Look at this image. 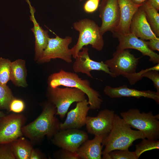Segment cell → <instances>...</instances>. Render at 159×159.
<instances>
[{"mask_svg":"<svg viewBox=\"0 0 159 159\" xmlns=\"http://www.w3.org/2000/svg\"><path fill=\"white\" fill-rule=\"evenodd\" d=\"M72 38L67 36L64 38L56 35L55 38H49L47 45L37 61L39 63L49 62L52 59H61L66 62H72V52L69 48Z\"/></svg>","mask_w":159,"mask_h":159,"instance_id":"ba28073f","label":"cell"},{"mask_svg":"<svg viewBox=\"0 0 159 159\" xmlns=\"http://www.w3.org/2000/svg\"><path fill=\"white\" fill-rule=\"evenodd\" d=\"M46 156L38 149H32L30 156L29 159H46Z\"/></svg>","mask_w":159,"mask_h":159,"instance_id":"836d02e7","label":"cell"},{"mask_svg":"<svg viewBox=\"0 0 159 159\" xmlns=\"http://www.w3.org/2000/svg\"><path fill=\"white\" fill-rule=\"evenodd\" d=\"M135 153L139 158L140 155L145 151L159 149V141L144 138L139 143L135 145Z\"/></svg>","mask_w":159,"mask_h":159,"instance_id":"cb8c5ba5","label":"cell"},{"mask_svg":"<svg viewBox=\"0 0 159 159\" xmlns=\"http://www.w3.org/2000/svg\"><path fill=\"white\" fill-rule=\"evenodd\" d=\"M11 143L16 159H29L31 152L33 148L31 142L21 136Z\"/></svg>","mask_w":159,"mask_h":159,"instance_id":"7402d4cb","label":"cell"},{"mask_svg":"<svg viewBox=\"0 0 159 159\" xmlns=\"http://www.w3.org/2000/svg\"><path fill=\"white\" fill-rule=\"evenodd\" d=\"M25 60L17 59L11 62L10 65V80L16 86L25 87L27 86V76Z\"/></svg>","mask_w":159,"mask_h":159,"instance_id":"44dd1931","label":"cell"},{"mask_svg":"<svg viewBox=\"0 0 159 159\" xmlns=\"http://www.w3.org/2000/svg\"><path fill=\"white\" fill-rule=\"evenodd\" d=\"M28 2L31 14L30 19L34 25L31 30L33 33L35 39V59L37 61L47 45L49 36L48 31L44 30L37 21L34 16L35 9L31 6L28 0Z\"/></svg>","mask_w":159,"mask_h":159,"instance_id":"d6986e66","label":"cell"},{"mask_svg":"<svg viewBox=\"0 0 159 159\" xmlns=\"http://www.w3.org/2000/svg\"><path fill=\"white\" fill-rule=\"evenodd\" d=\"M159 63L152 67L143 70L142 74L143 77L149 78L153 82L156 92L159 93Z\"/></svg>","mask_w":159,"mask_h":159,"instance_id":"4316f807","label":"cell"},{"mask_svg":"<svg viewBox=\"0 0 159 159\" xmlns=\"http://www.w3.org/2000/svg\"><path fill=\"white\" fill-rule=\"evenodd\" d=\"M92 140L88 139L79 147L76 153L81 159H101L104 137L95 136Z\"/></svg>","mask_w":159,"mask_h":159,"instance_id":"ffe728a7","label":"cell"},{"mask_svg":"<svg viewBox=\"0 0 159 159\" xmlns=\"http://www.w3.org/2000/svg\"><path fill=\"white\" fill-rule=\"evenodd\" d=\"M144 10L147 20L150 28L156 37H159V14L148 1L141 5Z\"/></svg>","mask_w":159,"mask_h":159,"instance_id":"603a6c76","label":"cell"},{"mask_svg":"<svg viewBox=\"0 0 159 159\" xmlns=\"http://www.w3.org/2000/svg\"><path fill=\"white\" fill-rule=\"evenodd\" d=\"M25 106V103L22 100L15 97L10 104L9 111L15 113H20L24 110Z\"/></svg>","mask_w":159,"mask_h":159,"instance_id":"4dcf8cb0","label":"cell"},{"mask_svg":"<svg viewBox=\"0 0 159 159\" xmlns=\"http://www.w3.org/2000/svg\"><path fill=\"white\" fill-rule=\"evenodd\" d=\"M11 143L0 144V159H15Z\"/></svg>","mask_w":159,"mask_h":159,"instance_id":"f546056e","label":"cell"},{"mask_svg":"<svg viewBox=\"0 0 159 159\" xmlns=\"http://www.w3.org/2000/svg\"><path fill=\"white\" fill-rule=\"evenodd\" d=\"M100 0H87L85 3L83 9L84 11L87 13H91L98 9Z\"/></svg>","mask_w":159,"mask_h":159,"instance_id":"1f68e13d","label":"cell"},{"mask_svg":"<svg viewBox=\"0 0 159 159\" xmlns=\"http://www.w3.org/2000/svg\"><path fill=\"white\" fill-rule=\"evenodd\" d=\"M56 112L54 105L48 101L45 102L39 116L22 127L23 135L35 142L41 141L45 136L51 140L60 130V122L55 116Z\"/></svg>","mask_w":159,"mask_h":159,"instance_id":"6da1fadb","label":"cell"},{"mask_svg":"<svg viewBox=\"0 0 159 159\" xmlns=\"http://www.w3.org/2000/svg\"><path fill=\"white\" fill-rule=\"evenodd\" d=\"M99 17L102 23L100 28L101 34L107 31L114 33L118 25L120 11L117 0H102L99 5Z\"/></svg>","mask_w":159,"mask_h":159,"instance_id":"8fae6325","label":"cell"},{"mask_svg":"<svg viewBox=\"0 0 159 159\" xmlns=\"http://www.w3.org/2000/svg\"><path fill=\"white\" fill-rule=\"evenodd\" d=\"M49 86L55 88L63 86L79 89L86 95L90 109H99L103 100L99 92L91 87L90 81L82 80L76 73L61 69L58 72L51 74L48 77Z\"/></svg>","mask_w":159,"mask_h":159,"instance_id":"3957f363","label":"cell"},{"mask_svg":"<svg viewBox=\"0 0 159 159\" xmlns=\"http://www.w3.org/2000/svg\"><path fill=\"white\" fill-rule=\"evenodd\" d=\"M80 1H82L83 0H79Z\"/></svg>","mask_w":159,"mask_h":159,"instance_id":"74e56055","label":"cell"},{"mask_svg":"<svg viewBox=\"0 0 159 159\" xmlns=\"http://www.w3.org/2000/svg\"><path fill=\"white\" fill-rule=\"evenodd\" d=\"M130 33L145 41L156 37L147 20L141 6L138 8L132 18L130 27Z\"/></svg>","mask_w":159,"mask_h":159,"instance_id":"ac0fdd59","label":"cell"},{"mask_svg":"<svg viewBox=\"0 0 159 159\" xmlns=\"http://www.w3.org/2000/svg\"><path fill=\"white\" fill-rule=\"evenodd\" d=\"M48 100L56 108V115L63 119L71 105L86 99L85 94L75 88L59 87L52 88L48 86L47 93Z\"/></svg>","mask_w":159,"mask_h":159,"instance_id":"52a82bcc","label":"cell"},{"mask_svg":"<svg viewBox=\"0 0 159 159\" xmlns=\"http://www.w3.org/2000/svg\"><path fill=\"white\" fill-rule=\"evenodd\" d=\"M144 138L142 132L132 130L122 118L115 114L111 130L102 140V145L105 148L102 155L115 150L128 149L134 141Z\"/></svg>","mask_w":159,"mask_h":159,"instance_id":"7a4b0ae2","label":"cell"},{"mask_svg":"<svg viewBox=\"0 0 159 159\" xmlns=\"http://www.w3.org/2000/svg\"><path fill=\"white\" fill-rule=\"evenodd\" d=\"M86 132L75 128L60 130L51 139L52 143L61 148L76 152L81 145L88 139Z\"/></svg>","mask_w":159,"mask_h":159,"instance_id":"30bf717a","label":"cell"},{"mask_svg":"<svg viewBox=\"0 0 159 159\" xmlns=\"http://www.w3.org/2000/svg\"><path fill=\"white\" fill-rule=\"evenodd\" d=\"M90 109L86 99L77 102L75 107L67 113L64 122H60V130L70 128L80 129L86 125L87 117Z\"/></svg>","mask_w":159,"mask_h":159,"instance_id":"9a60e30c","label":"cell"},{"mask_svg":"<svg viewBox=\"0 0 159 159\" xmlns=\"http://www.w3.org/2000/svg\"><path fill=\"white\" fill-rule=\"evenodd\" d=\"M110 159H138L135 151L131 152L128 149L115 150L108 153Z\"/></svg>","mask_w":159,"mask_h":159,"instance_id":"83f0119b","label":"cell"},{"mask_svg":"<svg viewBox=\"0 0 159 159\" xmlns=\"http://www.w3.org/2000/svg\"><path fill=\"white\" fill-rule=\"evenodd\" d=\"M117 1L120 11V20L113 34H127L130 33V24L134 14L142 5L135 4L131 0H117Z\"/></svg>","mask_w":159,"mask_h":159,"instance_id":"e0dca14e","label":"cell"},{"mask_svg":"<svg viewBox=\"0 0 159 159\" xmlns=\"http://www.w3.org/2000/svg\"><path fill=\"white\" fill-rule=\"evenodd\" d=\"M135 4L142 5L144 2L148 0H131Z\"/></svg>","mask_w":159,"mask_h":159,"instance_id":"d590c367","label":"cell"},{"mask_svg":"<svg viewBox=\"0 0 159 159\" xmlns=\"http://www.w3.org/2000/svg\"><path fill=\"white\" fill-rule=\"evenodd\" d=\"M103 91L106 95L112 98L132 97L139 99L144 97L153 99L158 104L159 103V93L150 90H139L129 88L124 85L115 87L106 86Z\"/></svg>","mask_w":159,"mask_h":159,"instance_id":"2e32d148","label":"cell"},{"mask_svg":"<svg viewBox=\"0 0 159 159\" xmlns=\"http://www.w3.org/2000/svg\"><path fill=\"white\" fill-rule=\"evenodd\" d=\"M149 4L157 11L159 10V0H148Z\"/></svg>","mask_w":159,"mask_h":159,"instance_id":"e575fe53","label":"cell"},{"mask_svg":"<svg viewBox=\"0 0 159 159\" xmlns=\"http://www.w3.org/2000/svg\"><path fill=\"white\" fill-rule=\"evenodd\" d=\"M5 115V114L0 109V119Z\"/></svg>","mask_w":159,"mask_h":159,"instance_id":"8d00e7d4","label":"cell"},{"mask_svg":"<svg viewBox=\"0 0 159 159\" xmlns=\"http://www.w3.org/2000/svg\"><path fill=\"white\" fill-rule=\"evenodd\" d=\"M115 114L114 111L106 109L100 110L96 117L87 116V132L95 136H106L112 128Z\"/></svg>","mask_w":159,"mask_h":159,"instance_id":"7c38bea8","label":"cell"},{"mask_svg":"<svg viewBox=\"0 0 159 159\" xmlns=\"http://www.w3.org/2000/svg\"><path fill=\"white\" fill-rule=\"evenodd\" d=\"M26 121L22 114L13 113L0 119V144L11 143L23 135L22 127Z\"/></svg>","mask_w":159,"mask_h":159,"instance_id":"9c48e42d","label":"cell"},{"mask_svg":"<svg viewBox=\"0 0 159 159\" xmlns=\"http://www.w3.org/2000/svg\"><path fill=\"white\" fill-rule=\"evenodd\" d=\"M122 118L131 127L142 132L147 139L159 138V114L154 115L151 111L142 113L136 108L121 112Z\"/></svg>","mask_w":159,"mask_h":159,"instance_id":"8992f818","label":"cell"},{"mask_svg":"<svg viewBox=\"0 0 159 159\" xmlns=\"http://www.w3.org/2000/svg\"><path fill=\"white\" fill-rule=\"evenodd\" d=\"M140 58L135 57L128 49L117 50L113 53L112 57L104 63L115 77L123 76L133 85L143 78V70L136 72Z\"/></svg>","mask_w":159,"mask_h":159,"instance_id":"277c9868","label":"cell"},{"mask_svg":"<svg viewBox=\"0 0 159 159\" xmlns=\"http://www.w3.org/2000/svg\"><path fill=\"white\" fill-rule=\"evenodd\" d=\"M81 50V51L78 53L73 65V69L75 72L85 74L90 77L93 78L90 71H102L109 74L112 77L115 78L104 62H98L91 59L87 47H84Z\"/></svg>","mask_w":159,"mask_h":159,"instance_id":"5bb4252c","label":"cell"},{"mask_svg":"<svg viewBox=\"0 0 159 159\" xmlns=\"http://www.w3.org/2000/svg\"><path fill=\"white\" fill-rule=\"evenodd\" d=\"M145 41L148 47L151 50L159 51V38L156 37Z\"/></svg>","mask_w":159,"mask_h":159,"instance_id":"d6a6232c","label":"cell"},{"mask_svg":"<svg viewBox=\"0 0 159 159\" xmlns=\"http://www.w3.org/2000/svg\"><path fill=\"white\" fill-rule=\"evenodd\" d=\"M113 35L118 39L119 42L117 50L135 49L140 51L143 56L149 57V61L154 64L159 63V54L148 47L145 40L140 39L130 33L126 34L115 33Z\"/></svg>","mask_w":159,"mask_h":159,"instance_id":"4fadbf2b","label":"cell"},{"mask_svg":"<svg viewBox=\"0 0 159 159\" xmlns=\"http://www.w3.org/2000/svg\"><path fill=\"white\" fill-rule=\"evenodd\" d=\"M11 61L8 59L0 57V84L6 85L10 80Z\"/></svg>","mask_w":159,"mask_h":159,"instance_id":"484cf974","label":"cell"},{"mask_svg":"<svg viewBox=\"0 0 159 159\" xmlns=\"http://www.w3.org/2000/svg\"><path fill=\"white\" fill-rule=\"evenodd\" d=\"M15 97L9 87L6 85L0 84V109L9 111L10 104Z\"/></svg>","mask_w":159,"mask_h":159,"instance_id":"d4e9b609","label":"cell"},{"mask_svg":"<svg viewBox=\"0 0 159 159\" xmlns=\"http://www.w3.org/2000/svg\"><path fill=\"white\" fill-rule=\"evenodd\" d=\"M73 26L79 32L76 44L70 49L74 59L84 46L90 45L98 51L103 49L104 45L103 35L100 27L94 21L88 18L83 19L74 22Z\"/></svg>","mask_w":159,"mask_h":159,"instance_id":"5b68a950","label":"cell"},{"mask_svg":"<svg viewBox=\"0 0 159 159\" xmlns=\"http://www.w3.org/2000/svg\"><path fill=\"white\" fill-rule=\"evenodd\" d=\"M53 158L57 159H81L76 152L61 148L53 153Z\"/></svg>","mask_w":159,"mask_h":159,"instance_id":"f1b7e54d","label":"cell"}]
</instances>
